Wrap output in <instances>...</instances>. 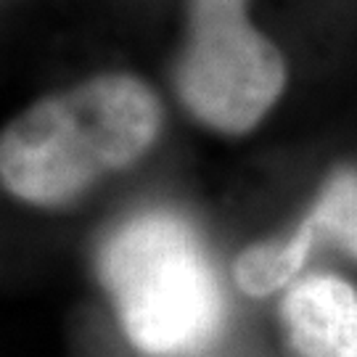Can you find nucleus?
I'll use <instances>...</instances> for the list:
<instances>
[{
  "instance_id": "obj_1",
  "label": "nucleus",
  "mask_w": 357,
  "mask_h": 357,
  "mask_svg": "<svg viewBox=\"0 0 357 357\" xmlns=\"http://www.w3.org/2000/svg\"><path fill=\"white\" fill-rule=\"evenodd\" d=\"M162 130V106L141 77L98 75L29 106L0 141L3 188L35 206H64L128 169Z\"/></svg>"
},
{
  "instance_id": "obj_2",
  "label": "nucleus",
  "mask_w": 357,
  "mask_h": 357,
  "mask_svg": "<svg viewBox=\"0 0 357 357\" xmlns=\"http://www.w3.org/2000/svg\"><path fill=\"white\" fill-rule=\"evenodd\" d=\"M98 275L143 355H199L222 331L225 294L204 243L178 215L146 212L122 222L101 246Z\"/></svg>"
},
{
  "instance_id": "obj_3",
  "label": "nucleus",
  "mask_w": 357,
  "mask_h": 357,
  "mask_svg": "<svg viewBox=\"0 0 357 357\" xmlns=\"http://www.w3.org/2000/svg\"><path fill=\"white\" fill-rule=\"evenodd\" d=\"M283 85V56L249 22L246 0H193L178 93L199 122L246 132L273 109Z\"/></svg>"
},
{
  "instance_id": "obj_4",
  "label": "nucleus",
  "mask_w": 357,
  "mask_h": 357,
  "mask_svg": "<svg viewBox=\"0 0 357 357\" xmlns=\"http://www.w3.org/2000/svg\"><path fill=\"white\" fill-rule=\"evenodd\" d=\"M283 328L299 357H357V291L336 275H307L281 302Z\"/></svg>"
},
{
  "instance_id": "obj_5",
  "label": "nucleus",
  "mask_w": 357,
  "mask_h": 357,
  "mask_svg": "<svg viewBox=\"0 0 357 357\" xmlns=\"http://www.w3.org/2000/svg\"><path fill=\"white\" fill-rule=\"evenodd\" d=\"M318 238V228L310 215L296 225L289 238L246 246L233 262V281L249 296H268L283 289L305 268L310 249Z\"/></svg>"
},
{
  "instance_id": "obj_6",
  "label": "nucleus",
  "mask_w": 357,
  "mask_h": 357,
  "mask_svg": "<svg viewBox=\"0 0 357 357\" xmlns=\"http://www.w3.org/2000/svg\"><path fill=\"white\" fill-rule=\"evenodd\" d=\"M310 220L315 222L318 236L331 238L357 259V172H336L310 209Z\"/></svg>"
}]
</instances>
